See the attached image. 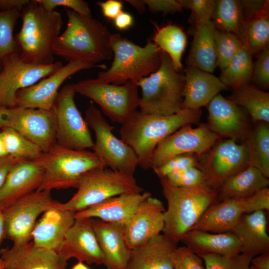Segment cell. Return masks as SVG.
Wrapping results in <instances>:
<instances>
[{
    "label": "cell",
    "instance_id": "484cf974",
    "mask_svg": "<svg viewBox=\"0 0 269 269\" xmlns=\"http://www.w3.org/2000/svg\"><path fill=\"white\" fill-rule=\"evenodd\" d=\"M184 73L182 109H200L221 91L229 89L219 77L197 68L187 66Z\"/></svg>",
    "mask_w": 269,
    "mask_h": 269
},
{
    "label": "cell",
    "instance_id": "91938a15",
    "mask_svg": "<svg viewBox=\"0 0 269 269\" xmlns=\"http://www.w3.org/2000/svg\"><path fill=\"white\" fill-rule=\"evenodd\" d=\"M7 154L4 148V146L2 139L1 130H0V157L7 155Z\"/></svg>",
    "mask_w": 269,
    "mask_h": 269
},
{
    "label": "cell",
    "instance_id": "52a82bcc",
    "mask_svg": "<svg viewBox=\"0 0 269 269\" xmlns=\"http://www.w3.org/2000/svg\"><path fill=\"white\" fill-rule=\"evenodd\" d=\"M77 188V192L68 201H57V205L76 213L112 197L143 192L134 175L106 167L93 169L84 173Z\"/></svg>",
    "mask_w": 269,
    "mask_h": 269
},
{
    "label": "cell",
    "instance_id": "680465c9",
    "mask_svg": "<svg viewBox=\"0 0 269 269\" xmlns=\"http://www.w3.org/2000/svg\"><path fill=\"white\" fill-rule=\"evenodd\" d=\"M5 238L4 218L2 211L0 210V245Z\"/></svg>",
    "mask_w": 269,
    "mask_h": 269
},
{
    "label": "cell",
    "instance_id": "f1b7e54d",
    "mask_svg": "<svg viewBox=\"0 0 269 269\" xmlns=\"http://www.w3.org/2000/svg\"><path fill=\"white\" fill-rule=\"evenodd\" d=\"M265 211L242 216L232 232L241 246V253L251 259L269 252V236Z\"/></svg>",
    "mask_w": 269,
    "mask_h": 269
},
{
    "label": "cell",
    "instance_id": "681fc988",
    "mask_svg": "<svg viewBox=\"0 0 269 269\" xmlns=\"http://www.w3.org/2000/svg\"><path fill=\"white\" fill-rule=\"evenodd\" d=\"M240 5L242 24L256 17L269 14V0H240Z\"/></svg>",
    "mask_w": 269,
    "mask_h": 269
},
{
    "label": "cell",
    "instance_id": "74e56055",
    "mask_svg": "<svg viewBox=\"0 0 269 269\" xmlns=\"http://www.w3.org/2000/svg\"><path fill=\"white\" fill-rule=\"evenodd\" d=\"M212 18L217 29L234 33L241 39L240 0H216Z\"/></svg>",
    "mask_w": 269,
    "mask_h": 269
},
{
    "label": "cell",
    "instance_id": "6da1fadb",
    "mask_svg": "<svg viewBox=\"0 0 269 269\" xmlns=\"http://www.w3.org/2000/svg\"><path fill=\"white\" fill-rule=\"evenodd\" d=\"M65 8L67 24L54 46V54L66 61L87 63L105 69L101 62L113 56L111 33L108 28L91 15H82Z\"/></svg>",
    "mask_w": 269,
    "mask_h": 269
},
{
    "label": "cell",
    "instance_id": "ffe728a7",
    "mask_svg": "<svg viewBox=\"0 0 269 269\" xmlns=\"http://www.w3.org/2000/svg\"><path fill=\"white\" fill-rule=\"evenodd\" d=\"M58 254L67 262L75 258L89 265L103 264L104 256L93 228L92 218L75 219Z\"/></svg>",
    "mask_w": 269,
    "mask_h": 269
},
{
    "label": "cell",
    "instance_id": "2e32d148",
    "mask_svg": "<svg viewBox=\"0 0 269 269\" xmlns=\"http://www.w3.org/2000/svg\"><path fill=\"white\" fill-rule=\"evenodd\" d=\"M249 153L245 144L235 139L218 141L208 152L201 169L207 176L210 185L216 190L230 177L248 166Z\"/></svg>",
    "mask_w": 269,
    "mask_h": 269
},
{
    "label": "cell",
    "instance_id": "c3c4849f",
    "mask_svg": "<svg viewBox=\"0 0 269 269\" xmlns=\"http://www.w3.org/2000/svg\"><path fill=\"white\" fill-rule=\"evenodd\" d=\"M47 11H53L58 6H63L82 15H91L88 3L83 0H35Z\"/></svg>",
    "mask_w": 269,
    "mask_h": 269
},
{
    "label": "cell",
    "instance_id": "11a10c76",
    "mask_svg": "<svg viewBox=\"0 0 269 269\" xmlns=\"http://www.w3.org/2000/svg\"><path fill=\"white\" fill-rule=\"evenodd\" d=\"M29 1V0H0V10H17L21 12Z\"/></svg>",
    "mask_w": 269,
    "mask_h": 269
},
{
    "label": "cell",
    "instance_id": "f907efd6",
    "mask_svg": "<svg viewBox=\"0 0 269 269\" xmlns=\"http://www.w3.org/2000/svg\"><path fill=\"white\" fill-rule=\"evenodd\" d=\"M143 1L152 12L173 14L180 12L183 9L178 0H143Z\"/></svg>",
    "mask_w": 269,
    "mask_h": 269
},
{
    "label": "cell",
    "instance_id": "e575fe53",
    "mask_svg": "<svg viewBox=\"0 0 269 269\" xmlns=\"http://www.w3.org/2000/svg\"><path fill=\"white\" fill-rule=\"evenodd\" d=\"M249 153L248 165L259 169L269 177V128L268 124L257 123L245 139Z\"/></svg>",
    "mask_w": 269,
    "mask_h": 269
},
{
    "label": "cell",
    "instance_id": "7c38bea8",
    "mask_svg": "<svg viewBox=\"0 0 269 269\" xmlns=\"http://www.w3.org/2000/svg\"><path fill=\"white\" fill-rule=\"evenodd\" d=\"M10 128L37 145L43 153L56 144L55 119L51 110L0 107V130Z\"/></svg>",
    "mask_w": 269,
    "mask_h": 269
},
{
    "label": "cell",
    "instance_id": "cb8c5ba5",
    "mask_svg": "<svg viewBox=\"0 0 269 269\" xmlns=\"http://www.w3.org/2000/svg\"><path fill=\"white\" fill-rule=\"evenodd\" d=\"M92 224L106 269H127L131 250L126 242L124 224L96 218H92Z\"/></svg>",
    "mask_w": 269,
    "mask_h": 269
},
{
    "label": "cell",
    "instance_id": "603a6c76",
    "mask_svg": "<svg viewBox=\"0 0 269 269\" xmlns=\"http://www.w3.org/2000/svg\"><path fill=\"white\" fill-rule=\"evenodd\" d=\"M57 202L55 201L36 223L31 239L36 246L58 253L66 233L74 223L75 213L59 207Z\"/></svg>",
    "mask_w": 269,
    "mask_h": 269
},
{
    "label": "cell",
    "instance_id": "4fadbf2b",
    "mask_svg": "<svg viewBox=\"0 0 269 269\" xmlns=\"http://www.w3.org/2000/svg\"><path fill=\"white\" fill-rule=\"evenodd\" d=\"M54 201L51 191L36 190L1 211L5 238L12 242V246H20L30 242L38 217Z\"/></svg>",
    "mask_w": 269,
    "mask_h": 269
},
{
    "label": "cell",
    "instance_id": "7dc6e473",
    "mask_svg": "<svg viewBox=\"0 0 269 269\" xmlns=\"http://www.w3.org/2000/svg\"><path fill=\"white\" fill-rule=\"evenodd\" d=\"M256 55L251 80L258 88L267 89L269 87V47Z\"/></svg>",
    "mask_w": 269,
    "mask_h": 269
},
{
    "label": "cell",
    "instance_id": "7402d4cb",
    "mask_svg": "<svg viewBox=\"0 0 269 269\" xmlns=\"http://www.w3.org/2000/svg\"><path fill=\"white\" fill-rule=\"evenodd\" d=\"M253 212L249 197L224 199L211 205L190 230L213 233L231 232L243 215Z\"/></svg>",
    "mask_w": 269,
    "mask_h": 269
},
{
    "label": "cell",
    "instance_id": "6125c7cd",
    "mask_svg": "<svg viewBox=\"0 0 269 269\" xmlns=\"http://www.w3.org/2000/svg\"><path fill=\"white\" fill-rule=\"evenodd\" d=\"M0 269H5L4 262L1 258H0Z\"/></svg>",
    "mask_w": 269,
    "mask_h": 269
},
{
    "label": "cell",
    "instance_id": "8992f818",
    "mask_svg": "<svg viewBox=\"0 0 269 269\" xmlns=\"http://www.w3.org/2000/svg\"><path fill=\"white\" fill-rule=\"evenodd\" d=\"M137 84L141 91L139 107L141 112L170 116L182 110L184 74L176 70L169 56L162 50L159 68Z\"/></svg>",
    "mask_w": 269,
    "mask_h": 269
},
{
    "label": "cell",
    "instance_id": "277c9868",
    "mask_svg": "<svg viewBox=\"0 0 269 269\" xmlns=\"http://www.w3.org/2000/svg\"><path fill=\"white\" fill-rule=\"evenodd\" d=\"M159 179L167 204L162 232L177 245L206 210L217 202V191L208 185L189 188L176 186L165 177Z\"/></svg>",
    "mask_w": 269,
    "mask_h": 269
},
{
    "label": "cell",
    "instance_id": "db71d44e",
    "mask_svg": "<svg viewBox=\"0 0 269 269\" xmlns=\"http://www.w3.org/2000/svg\"><path fill=\"white\" fill-rule=\"evenodd\" d=\"M113 20L115 26L120 30H124L130 28L134 22L132 15L123 11Z\"/></svg>",
    "mask_w": 269,
    "mask_h": 269
},
{
    "label": "cell",
    "instance_id": "44dd1931",
    "mask_svg": "<svg viewBox=\"0 0 269 269\" xmlns=\"http://www.w3.org/2000/svg\"><path fill=\"white\" fill-rule=\"evenodd\" d=\"M208 126L219 137L245 140L250 131L246 116L241 107L217 95L207 106Z\"/></svg>",
    "mask_w": 269,
    "mask_h": 269
},
{
    "label": "cell",
    "instance_id": "e0dca14e",
    "mask_svg": "<svg viewBox=\"0 0 269 269\" xmlns=\"http://www.w3.org/2000/svg\"><path fill=\"white\" fill-rule=\"evenodd\" d=\"M93 67H95L85 63L68 62L50 76L19 90L16 94V105L23 108L50 111L62 83L76 73Z\"/></svg>",
    "mask_w": 269,
    "mask_h": 269
},
{
    "label": "cell",
    "instance_id": "6f0895ef",
    "mask_svg": "<svg viewBox=\"0 0 269 269\" xmlns=\"http://www.w3.org/2000/svg\"><path fill=\"white\" fill-rule=\"evenodd\" d=\"M125 1L134 7L139 13H143L146 9L143 0H126Z\"/></svg>",
    "mask_w": 269,
    "mask_h": 269
},
{
    "label": "cell",
    "instance_id": "30bf717a",
    "mask_svg": "<svg viewBox=\"0 0 269 269\" xmlns=\"http://www.w3.org/2000/svg\"><path fill=\"white\" fill-rule=\"evenodd\" d=\"M85 120L95 133V141L92 149L106 167L134 175L138 166V158L132 148L116 136L111 126L100 110L91 103L85 113Z\"/></svg>",
    "mask_w": 269,
    "mask_h": 269
},
{
    "label": "cell",
    "instance_id": "9f6ffc18",
    "mask_svg": "<svg viewBox=\"0 0 269 269\" xmlns=\"http://www.w3.org/2000/svg\"><path fill=\"white\" fill-rule=\"evenodd\" d=\"M251 264L255 269H269V252L252 258Z\"/></svg>",
    "mask_w": 269,
    "mask_h": 269
},
{
    "label": "cell",
    "instance_id": "94428289",
    "mask_svg": "<svg viewBox=\"0 0 269 269\" xmlns=\"http://www.w3.org/2000/svg\"><path fill=\"white\" fill-rule=\"evenodd\" d=\"M71 269H90L84 263L82 262H78L75 265L73 266Z\"/></svg>",
    "mask_w": 269,
    "mask_h": 269
},
{
    "label": "cell",
    "instance_id": "8fae6325",
    "mask_svg": "<svg viewBox=\"0 0 269 269\" xmlns=\"http://www.w3.org/2000/svg\"><path fill=\"white\" fill-rule=\"evenodd\" d=\"M76 93L71 84L59 91L52 108L55 119L56 144L70 149L92 148L93 140L89 127L77 108Z\"/></svg>",
    "mask_w": 269,
    "mask_h": 269
},
{
    "label": "cell",
    "instance_id": "5b68a950",
    "mask_svg": "<svg viewBox=\"0 0 269 269\" xmlns=\"http://www.w3.org/2000/svg\"><path fill=\"white\" fill-rule=\"evenodd\" d=\"M111 46L114 60L110 68L98 73L96 78L99 81L115 85L130 80L137 82L160 65L161 50L152 41L140 46L119 33H113Z\"/></svg>",
    "mask_w": 269,
    "mask_h": 269
},
{
    "label": "cell",
    "instance_id": "816d5d0a",
    "mask_svg": "<svg viewBox=\"0 0 269 269\" xmlns=\"http://www.w3.org/2000/svg\"><path fill=\"white\" fill-rule=\"evenodd\" d=\"M96 3L101 8L104 16L109 19L114 20L123 11V2L120 0H107Z\"/></svg>",
    "mask_w": 269,
    "mask_h": 269
},
{
    "label": "cell",
    "instance_id": "d4e9b609",
    "mask_svg": "<svg viewBox=\"0 0 269 269\" xmlns=\"http://www.w3.org/2000/svg\"><path fill=\"white\" fill-rule=\"evenodd\" d=\"M5 269H65L67 261L55 251L36 246L32 241L0 251Z\"/></svg>",
    "mask_w": 269,
    "mask_h": 269
},
{
    "label": "cell",
    "instance_id": "bcb514c9",
    "mask_svg": "<svg viewBox=\"0 0 269 269\" xmlns=\"http://www.w3.org/2000/svg\"><path fill=\"white\" fill-rule=\"evenodd\" d=\"M172 261L173 269H205L201 258L184 246L174 250Z\"/></svg>",
    "mask_w": 269,
    "mask_h": 269
},
{
    "label": "cell",
    "instance_id": "be15d7a7",
    "mask_svg": "<svg viewBox=\"0 0 269 269\" xmlns=\"http://www.w3.org/2000/svg\"><path fill=\"white\" fill-rule=\"evenodd\" d=\"M248 269H255V268L253 266H250Z\"/></svg>",
    "mask_w": 269,
    "mask_h": 269
},
{
    "label": "cell",
    "instance_id": "60d3db41",
    "mask_svg": "<svg viewBox=\"0 0 269 269\" xmlns=\"http://www.w3.org/2000/svg\"><path fill=\"white\" fill-rule=\"evenodd\" d=\"M215 41L217 54V66L222 70L243 45L241 39L231 32L216 28Z\"/></svg>",
    "mask_w": 269,
    "mask_h": 269
},
{
    "label": "cell",
    "instance_id": "f6af8a7d",
    "mask_svg": "<svg viewBox=\"0 0 269 269\" xmlns=\"http://www.w3.org/2000/svg\"><path fill=\"white\" fill-rule=\"evenodd\" d=\"M182 7L191 10L195 26L203 24L212 18L216 0H178Z\"/></svg>",
    "mask_w": 269,
    "mask_h": 269
},
{
    "label": "cell",
    "instance_id": "f35d334b",
    "mask_svg": "<svg viewBox=\"0 0 269 269\" xmlns=\"http://www.w3.org/2000/svg\"><path fill=\"white\" fill-rule=\"evenodd\" d=\"M1 133L7 154L19 160H28L35 159L43 153L37 145L13 129L3 128Z\"/></svg>",
    "mask_w": 269,
    "mask_h": 269
},
{
    "label": "cell",
    "instance_id": "d590c367",
    "mask_svg": "<svg viewBox=\"0 0 269 269\" xmlns=\"http://www.w3.org/2000/svg\"><path fill=\"white\" fill-rule=\"evenodd\" d=\"M253 67L252 54L243 44L240 50L222 70L219 78L226 87L233 90L249 84L252 79Z\"/></svg>",
    "mask_w": 269,
    "mask_h": 269
},
{
    "label": "cell",
    "instance_id": "9c48e42d",
    "mask_svg": "<svg viewBox=\"0 0 269 269\" xmlns=\"http://www.w3.org/2000/svg\"><path fill=\"white\" fill-rule=\"evenodd\" d=\"M71 86L76 93L93 101L112 121L121 125L140 105L138 87L135 81L115 85L97 78L87 79Z\"/></svg>",
    "mask_w": 269,
    "mask_h": 269
},
{
    "label": "cell",
    "instance_id": "d6a6232c",
    "mask_svg": "<svg viewBox=\"0 0 269 269\" xmlns=\"http://www.w3.org/2000/svg\"><path fill=\"white\" fill-rule=\"evenodd\" d=\"M243 108L254 123H269V93L256 86L247 84L233 89L227 98Z\"/></svg>",
    "mask_w": 269,
    "mask_h": 269
},
{
    "label": "cell",
    "instance_id": "7bdbcfd3",
    "mask_svg": "<svg viewBox=\"0 0 269 269\" xmlns=\"http://www.w3.org/2000/svg\"><path fill=\"white\" fill-rule=\"evenodd\" d=\"M165 177L172 184L179 187L189 188L210 186L205 172L198 167H188L170 174Z\"/></svg>",
    "mask_w": 269,
    "mask_h": 269
},
{
    "label": "cell",
    "instance_id": "9a60e30c",
    "mask_svg": "<svg viewBox=\"0 0 269 269\" xmlns=\"http://www.w3.org/2000/svg\"><path fill=\"white\" fill-rule=\"evenodd\" d=\"M219 137L207 125L196 128L185 126L162 139L156 147L150 161V168L159 167L179 155L193 154L202 156L219 140Z\"/></svg>",
    "mask_w": 269,
    "mask_h": 269
},
{
    "label": "cell",
    "instance_id": "b9f144b4",
    "mask_svg": "<svg viewBox=\"0 0 269 269\" xmlns=\"http://www.w3.org/2000/svg\"><path fill=\"white\" fill-rule=\"evenodd\" d=\"M200 257L205 269H248L252 260L242 253L230 256L209 254Z\"/></svg>",
    "mask_w": 269,
    "mask_h": 269
},
{
    "label": "cell",
    "instance_id": "7a4b0ae2",
    "mask_svg": "<svg viewBox=\"0 0 269 269\" xmlns=\"http://www.w3.org/2000/svg\"><path fill=\"white\" fill-rule=\"evenodd\" d=\"M201 109H182L170 116L133 113L122 125L121 139L135 153L138 165L144 170L150 168V161L157 144L164 138L179 129L198 123Z\"/></svg>",
    "mask_w": 269,
    "mask_h": 269
},
{
    "label": "cell",
    "instance_id": "3957f363",
    "mask_svg": "<svg viewBox=\"0 0 269 269\" xmlns=\"http://www.w3.org/2000/svg\"><path fill=\"white\" fill-rule=\"evenodd\" d=\"M20 18L21 27L14 38L21 59L29 63H54V46L63 25L61 13L47 11L32 0L22 9Z\"/></svg>",
    "mask_w": 269,
    "mask_h": 269
},
{
    "label": "cell",
    "instance_id": "ac0fdd59",
    "mask_svg": "<svg viewBox=\"0 0 269 269\" xmlns=\"http://www.w3.org/2000/svg\"><path fill=\"white\" fill-rule=\"evenodd\" d=\"M165 209L162 202L151 196L141 202L125 225V238L130 249L136 248L161 234Z\"/></svg>",
    "mask_w": 269,
    "mask_h": 269
},
{
    "label": "cell",
    "instance_id": "4316f807",
    "mask_svg": "<svg viewBox=\"0 0 269 269\" xmlns=\"http://www.w3.org/2000/svg\"><path fill=\"white\" fill-rule=\"evenodd\" d=\"M151 196L148 191L122 194L109 198L75 214V219L96 218L108 222L125 224L137 206Z\"/></svg>",
    "mask_w": 269,
    "mask_h": 269
},
{
    "label": "cell",
    "instance_id": "ee69618b",
    "mask_svg": "<svg viewBox=\"0 0 269 269\" xmlns=\"http://www.w3.org/2000/svg\"><path fill=\"white\" fill-rule=\"evenodd\" d=\"M200 157V156L193 154L177 155L153 170L160 178L190 167L195 166L201 168Z\"/></svg>",
    "mask_w": 269,
    "mask_h": 269
},
{
    "label": "cell",
    "instance_id": "f546056e",
    "mask_svg": "<svg viewBox=\"0 0 269 269\" xmlns=\"http://www.w3.org/2000/svg\"><path fill=\"white\" fill-rule=\"evenodd\" d=\"M180 242L200 257L209 254L230 256L241 253L240 243L232 232L213 233L191 230Z\"/></svg>",
    "mask_w": 269,
    "mask_h": 269
},
{
    "label": "cell",
    "instance_id": "83f0119b",
    "mask_svg": "<svg viewBox=\"0 0 269 269\" xmlns=\"http://www.w3.org/2000/svg\"><path fill=\"white\" fill-rule=\"evenodd\" d=\"M177 245L160 234L131 250L127 269H173L172 255Z\"/></svg>",
    "mask_w": 269,
    "mask_h": 269
},
{
    "label": "cell",
    "instance_id": "f5cc1de1",
    "mask_svg": "<svg viewBox=\"0 0 269 269\" xmlns=\"http://www.w3.org/2000/svg\"><path fill=\"white\" fill-rule=\"evenodd\" d=\"M20 161L22 160L9 154L0 157V188L4 183L10 170Z\"/></svg>",
    "mask_w": 269,
    "mask_h": 269
},
{
    "label": "cell",
    "instance_id": "5bb4252c",
    "mask_svg": "<svg viewBox=\"0 0 269 269\" xmlns=\"http://www.w3.org/2000/svg\"><path fill=\"white\" fill-rule=\"evenodd\" d=\"M62 66L59 61L50 65L27 63L17 53L7 55L0 72V107L16 106V94L19 90L36 84Z\"/></svg>",
    "mask_w": 269,
    "mask_h": 269
},
{
    "label": "cell",
    "instance_id": "836d02e7",
    "mask_svg": "<svg viewBox=\"0 0 269 269\" xmlns=\"http://www.w3.org/2000/svg\"><path fill=\"white\" fill-rule=\"evenodd\" d=\"M152 42L169 56L177 71L182 69L181 59L187 45V38L181 27L170 23L157 26Z\"/></svg>",
    "mask_w": 269,
    "mask_h": 269
},
{
    "label": "cell",
    "instance_id": "4dcf8cb0",
    "mask_svg": "<svg viewBox=\"0 0 269 269\" xmlns=\"http://www.w3.org/2000/svg\"><path fill=\"white\" fill-rule=\"evenodd\" d=\"M215 30L212 20L195 26L194 37L187 57V66L210 73L214 72L217 67Z\"/></svg>",
    "mask_w": 269,
    "mask_h": 269
},
{
    "label": "cell",
    "instance_id": "ba28073f",
    "mask_svg": "<svg viewBox=\"0 0 269 269\" xmlns=\"http://www.w3.org/2000/svg\"><path fill=\"white\" fill-rule=\"evenodd\" d=\"M44 175L37 190L77 188L81 176L87 171L106 166L94 152L76 150L56 144L43 153Z\"/></svg>",
    "mask_w": 269,
    "mask_h": 269
},
{
    "label": "cell",
    "instance_id": "8d00e7d4",
    "mask_svg": "<svg viewBox=\"0 0 269 269\" xmlns=\"http://www.w3.org/2000/svg\"><path fill=\"white\" fill-rule=\"evenodd\" d=\"M241 39L251 54L257 55L269 47V16L263 15L242 24Z\"/></svg>",
    "mask_w": 269,
    "mask_h": 269
},
{
    "label": "cell",
    "instance_id": "ab89813d",
    "mask_svg": "<svg viewBox=\"0 0 269 269\" xmlns=\"http://www.w3.org/2000/svg\"><path fill=\"white\" fill-rule=\"evenodd\" d=\"M20 17V11L0 10V72L3 60L7 55L20 53V48L13 36L14 29Z\"/></svg>",
    "mask_w": 269,
    "mask_h": 269
},
{
    "label": "cell",
    "instance_id": "1f68e13d",
    "mask_svg": "<svg viewBox=\"0 0 269 269\" xmlns=\"http://www.w3.org/2000/svg\"><path fill=\"white\" fill-rule=\"evenodd\" d=\"M269 178L258 169L248 165L224 181L217 189V201L229 198H245L268 187Z\"/></svg>",
    "mask_w": 269,
    "mask_h": 269
},
{
    "label": "cell",
    "instance_id": "d6986e66",
    "mask_svg": "<svg viewBox=\"0 0 269 269\" xmlns=\"http://www.w3.org/2000/svg\"><path fill=\"white\" fill-rule=\"evenodd\" d=\"M43 175V153L35 159L17 163L0 188V210L37 190L41 184Z\"/></svg>",
    "mask_w": 269,
    "mask_h": 269
}]
</instances>
